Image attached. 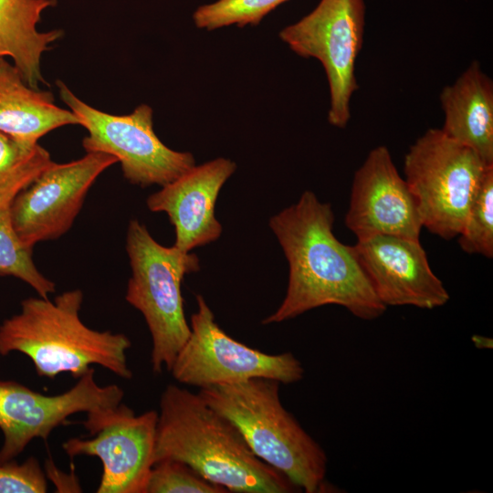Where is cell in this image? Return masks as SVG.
Instances as JSON below:
<instances>
[{
  "label": "cell",
  "mask_w": 493,
  "mask_h": 493,
  "mask_svg": "<svg viewBox=\"0 0 493 493\" xmlns=\"http://www.w3.org/2000/svg\"><path fill=\"white\" fill-rule=\"evenodd\" d=\"M57 85L60 99L88 131L82 141L85 151L115 157L130 183L163 186L195 165L192 153L172 150L158 138L150 106L142 104L130 114L112 115L81 100L64 82Z\"/></svg>",
  "instance_id": "obj_7"
},
{
  "label": "cell",
  "mask_w": 493,
  "mask_h": 493,
  "mask_svg": "<svg viewBox=\"0 0 493 493\" xmlns=\"http://www.w3.org/2000/svg\"><path fill=\"white\" fill-rule=\"evenodd\" d=\"M123 397L119 385L98 384L94 368L78 378L70 389L55 395L0 380V463L15 459L36 438L47 440L72 414L116 406Z\"/></svg>",
  "instance_id": "obj_11"
},
{
  "label": "cell",
  "mask_w": 493,
  "mask_h": 493,
  "mask_svg": "<svg viewBox=\"0 0 493 493\" xmlns=\"http://www.w3.org/2000/svg\"><path fill=\"white\" fill-rule=\"evenodd\" d=\"M82 302L80 289L65 291L53 300L25 299L20 312L0 325V355L21 352L37 375L49 379L65 372L78 379L93 365L131 379L127 360L131 340L123 333L88 327L79 316Z\"/></svg>",
  "instance_id": "obj_3"
},
{
  "label": "cell",
  "mask_w": 493,
  "mask_h": 493,
  "mask_svg": "<svg viewBox=\"0 0 493 493\" xmlns=\"http://www.w3.org/2000/svg\"><path fill=\"white\" fill-rule=\"evenodd\" d=\"M353 247L376 295L386 307L433 309L449 300L419 240L376 235L357 239Z\"/></svg>",
  "instance_id": "obj_14"
},
{
  "label": "cell",
  "mask_w": 493,
  "mask_h": 493,
  "mask_svg": "<svg viewBox=\"0 0 493 493\" xmlns=\"http://www.w3.org/2000/svg\"><path fill=\"white\" fill-rule=\"evenodd\" d=\"M184 462L163 459L155 462L150 471L145 493H226Z\"/></svg>",
  "instance_id": "obj_23"
},
{
  "label": "cell",
  "mask_w": 493,
  "mask_h": 493,
  "mask_svg": "<svg viewBox=\"0 0 493 493\" xmlns=\"http://www.w3.org/2000/svg\"><path fill=\"white\" fill-rule=\"evenodd\" d=\"M345 225L357 239L386 235L419 240L417 201L386 146L371 150L355 172Z\"/></svg>",
  "instance_id": "obj_13"
},
{
  "label": "cell",
  "mask_w": 493,
  "mask_h": 493,
  "mask_svg": "<svg viewBox=\"0 0 493 493\" xmlns=\"http://www.w3.org/2000/svg\"><path fill=\"white\" fill-rule=\"evenodd\" d=\"M53 163L38 142L0 131V204L11 205Z\"/></svg>",
  "instance_id": "obj_19"
},
{
  "label": "cell",
  "mask_w": 493,
  "mask_h": 493,
  "mask_svg": "<svg viewBox=\"0 0 493 493\" xmlns=\"http://www.w3.org/2000/svg\"><path fill=\"white\" fill-rule=\"evenodd\" d=\"M89 437H71L62 449L71 458L99 457L102 475L97 493H145L153 465L158 412L142 414L121 403L86 414Z\"/></svg>",
  "instance_id": "obj_10"
},
{
  "label": "cell",
  "mask_w": 493,
  "mask_h": 493,
  "mask_svg": "<svg viewBox=\"0 0 493 493\" xmlns=\"http://www.w3.org/2000/svg\"><path fill=\"white\" fill-rule=\"evenodd\" d=\"M57 0H0V57H9L26 82L36 89L45 82L42 55L62 37L63 31H40L37 25Z\"/></svg>",
  "instance_id": "obj_18"
},
{
  "label": "cell",
  "mask_w": 493,
  "mask_h": 493,
  "mask_svg": "<svg viewBox=\"0 0 493 493\" xmlns=\"http://www.w3.org/2000/svg\"><path fill=\"white\" fill-rule=\"evenodd\" d=\"M116 163L112 155L98 152L66 163H53L11 204L13 226L20 239L33 247L64 235L95 180Z\"/></svg>",
  "instance_id": "obj_12"
},
{
  "label": "cell",
  "mask_w": 493,
  "mask_h": 493,
  "mask_svg": "<svg viewBox=\"0 0 493 493\" xmlns=\"http://www.w3.org/2000/svg\"><path fill=\"white\" fill-rule=\"evenodd\" d=\"M196 302L190 335L169 371L177 382L202 389L257 377L282 383L302 380L304 368L291 352L268 354L234 340L215 322L204 297L197 295Z\"/></svg>",
  "instance_id": "obj_9"
},
{
  "label": "cell",
  "mask_w": 493,
  "mask_h": 493,
  "mask_svg": "<svg viewBox=\"0 0 493 493\" xmlns=\"http://www.w3.org/2000/svg\"><path fill=\"white\" fill-rule=\"evenodd\" d=\"M365 14V0H320L279 32L293 52L323 66L330 90L328 121L340 129L351 120V98L359 89L355 63L362 47Z\"/></svg>",
  "instance_id": "obj_8"
},
{
  "label": "cell",
  "mask_w": 493,
  "mask_h": 493,
  "mask_svg": "<svg viewBox=\"0 0 493 493\" xmlns=\"http://www.w3.org/2000/svg\"><path fill=\"white\" fill-rule=\"evenodd\" d=\"M487 167L473 150L441 129H428L417 138L405 154L404 171L423 226L445 240L458 236Z\"/></svg>",
  "instance_id": "obj_6"
},
{
  "label": "cell",
  "mask_w": 493,
  "mask_h": 493,
  "mask_svg": "<svg viewBox=\"0 0 493 493\" xmlns=\"http://www.w3.org/2000/svg\"><path fill=\"white\" fill-rule=\"evenodd\" d=\"M47 481L39 461L29 456L22 463L15 459L0 463V493H45Z\"/></svg>",
  "instance_id": "obj_24"
},
{
  "label": "cell",
  "mask_w": 493,
  "mask_h": 493,
  "mask_svg": "<svg viewBox=\"0 0 493 493\" xmlns=\"http://www.w3.org/2000/svg\"><path fill=\"white\" fill-rule=\"evenodd\" d=\"M458 244L467 254L493 257V166L487 167L475 190Z\"/></svg>",
  "instance_id": "obj_21"
},
{
  "label": "cell",
  "mask_w": 493,
  "mask_h": 493,
  "mask_svg": "<svg viewBox=\"0 0 493 493\" xmlns=\"http://www.w3.org/2000/svg\"><path fill=\"white\" fill-rule=\"evenodd\" d=\"M329 203L305 191L299 200L269 220L288 263V284L278 309L262 323H278L325 306L344 307L364 320L381 317L380 300L353 246L334 236Z\"/></svg>",
  "instance_id": "obj_1"
},
{
  "label": "cell",
  "mask_w": 493,
  "mask_h": 493,
  "mask_svg": "<svg viewBox=\"0 0 493 493\" xmlns=\"http://www.w3.org/2000/svg\"><path fill=\"white\" fill-rule=\"evenodd\" d=\"M11 205L0 204V277H14L28 284L39 297L48 298L56 284L33 260V247L23 242L13 226Z\"/></svg>",
  "instance_id": "obj_20"
},
{
  "label": "cell",
  "mask_w": 493,
  "mask_h": 493,
  "mask_svg": "<svg viewBox=\"0 0 493 493\" xmlns=\"http://www.w3.org/2000/svg\"><path fill=\"white\" fill-rule=\"evenodd\" d=\"M278 381L268 378L215 384L198 394L240 432L252 452L307 493L323 492L328 458L283 406Z\"/></svg>",
  "instance_id": "obj_4"
},
{
  "label": "cell",
  "mask_w": 493,
  "mask_h": 493,
  "mask_svg": "<svg viewBox=\"0 0 493 493\" xmlns=\"http://www.w3.org/2000/svg\"><path fill=\"white\" fill-rule=\"evenodd\" d=\"M471 339L475 347L477 349H492L493 348L492 338L475 334L472 336Z\"/></svg>",
  "instance_id": "obj_25"
},
{
  "label": "cell",
  "mask_w": 493,
  "mask_h": 493,
  "mask_svg": "<svg viewBox=\"0 0 493 493\" xmlns=\"http://www.w3.org/2000/svg\"><path fill=\"white\" fill-rule=\"evenodd\" d=\"M159 407L153 464L184 462L227 492L299 491L284 474L259 459L236 427L198 393L169 384Z\"/></svg>",
  "instance_id": "obj_2"
},
{
  "label": "cell",
  "mask_w": 493,
  "mask_h": 493,
  "mask_svg": "<svg viewBox=\"0 0 493 493\" xmlns=\"http://www.w3.org/2000/svg\"><path fill=\"white\" fill-rule=\"evenodd\" d=\"M76 124V115L58 107L51 92L29 86L15 64L0 57V131L38 142L53 130Z\"/></svg>",
  "instance_id": "obj_17"
},
{
  "label": "cell",
  "mask_w": 493,
  "mask_h": 493,
  "mask_svg": "<svg viewBox=\"0 0 493 493\" xmlns=\"http://www.w3.org/2000/svg\"><path fill=\"white\" fill-rule=\"evenodd\" d=\"M288 0H215L198 6L193 20L196 27L215 30L224 26H257Z\"/></svg>",
  "instance_id": "obj_22"
},
{
  "label": "cell",
  "mask_w": 493,
  "mask_h": 493,
  "mask_svg": "<svg viewBox=\"0 0 493 493\" xmlns=\"http://www.w3.org/2000/svg\"><path fill=\"white\" fill-rule=\"evenodd\" d=\"M444 112L441 131L493 165V81L473 61L440 93Z\"/></svg>",
  "instance_id": "obj_16"
},
{
  "label": "cell",
  "mask_w": 493,
  "mask_h": 493,
  "mask_svg": "<svg viewBox=\"0 0 493 493\" xmlns=\"http://www.w3.org/2000/svg\"><path fill=\"white\" fill-rule=\"evenodd\" d=\"M236 168V163L226 158L194 165L147 198L152 212H164L169 216L176 247L189 252L219 238L222 226L215 218V206L221 188Z\"/></svg>",
  "instance_id": "obj_15"
},
{
  "label": "cell",
  "mask_w": 493,
  "mask_h": 493,
  "mask_svg": "<svg viewBox=\"0 0 493 493\" xmlns=\"http://www.w3.org/2000/svg\"><path fill=\"white\" fill-rule=\"evenodd\" d=\"M126 250L131 277L125 299L142 314L149 328L152 372H169L191 332L181 285L185 275L199 270V258L174 245H160L137 219L129 223Z\"/></svg>",
  "instance_id": "obj_5"
}]
</instances>
